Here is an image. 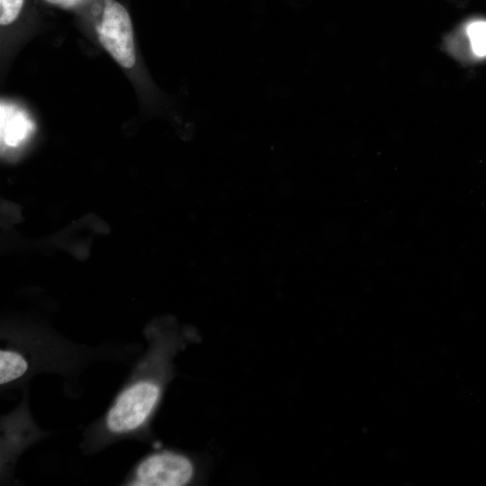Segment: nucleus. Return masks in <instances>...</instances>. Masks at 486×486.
I'll list each match as a JSON object with an SVG mask.
<instances>
[{
	"label": "nucleus",
	"instance_id": "obj_1",
	"mask_svg": "<svg viewBox=\"0 0 486 486\" xmlns=\"http://www.w3.org/2000/svg\"><path fill=\"white\" fill-rule=\"evenodd\" d=\"M74 16L82 33L123 71L143 111L167 112L171 101L153 81L144 63L128 8L118 0H93Z\"/></svg>",
	"mask_w": 486,
	"mask_h": 486
},
{
	"label": "nucleus",
	"instance_id": "obj_8",
	"mask_svg": "<svg viewBox=\"0 0 486 486\" xmlns=\"http://www.w3.org/2000/svg\"><path fill=\"white\" fill-rule=\"evenodd\" d=\"M93 0H37L43 7L55 8L69 12L76 15L86 7Z\"/></svg>",
	"mask_w": 486,
	"mask_h": 486
},
{
	"label": "nucleus",
	"instance_id": "obj_6",
	"mask_svg": "<svg viewBox=\"0 0 486 486\" xmlns=\"http://www.w3.org/2000/svg\"><path fill=\"white\" fill-rule=\"evenodd\" d=\"M32 132V123L25 113H11L1 104L2 150L17 148L25 142Z\"/></svg>",
	"mask_w": 486,
	"mask_h": 486
},
{
	"label": "nucleus",
	"instance_id": "obj_7",
	"mask_svg": "<svg viewBox=\"0 0 486 486\" xmlns=\"http://www.w3.org/2000/svg\"><path fill=\"white\" fill-rule=\"evenodd\" d=\"M26 360L10 350L0 351V383L4 384L21 377L27 370Z\"/></svg>",
	"mask_w": 486,
	"mask_h": 486
},
{
	"label": "nucleus",
	"instance_id": "obj_3",
	"mask_svg": "<svg viewBox=\"0 0 486 486\" xmlns=\"http://www.w3.org/2000/svg\"><path fill=\"white\" fill-rule=\"evenodd\" d=\"M159 387L151 382H138L123 391L108 412L106 422L115 433L134 430L152 412L159 398Z\"/></svg>",
	"mask_w": 486,
	"mask_h": 486
},
{
	"label": "nucleus",
	"instance_id": "obj_2",
	"mask_svg": "<svg viewBox=\"0 0 486 486\" xmlns=\"http://www.w3.org/2000/svg\"><path fill=\"white\" fill-rule=\"evenodd\" d=\"M40 7L37 0H0L2 76L20 49L40 31Z\"/></svg>",
	"mask_w": 486,
	"mask_h": 486
},
{
	"label": "nucleus",
	"instance_id": "obj_4",
	"mask_svg": "<svg viewBox=\"0 0 486 486\" xmlns=\"http://www.w3.org/2000/svg\"><path fill=\"white\" fill-rule=\"evenodd\" d=\"M193 473V464L185 456L170 452L158 453L139 465L131 485L182 486L191 480Z\"/></svg>",
	"mask_w": 486,
	"mask_h": 486
},
{
	"label": "nucleus",
	"instance_id": "obj_5",
	"mask_svg": "<svg viewBox=\"0 0 486 486\" xmlns=\"http://www.w3.org/2000/svg\"><path fill=\"white\" fill-rule=\"evenodd\" d=\"M446 50L460 57L467 53L474 59L486 58V18H474L466 22L464 26L445 40Z\"/></svg>",
	"mask_w": 486,
	"mask_h": 486
}]
</instances>
